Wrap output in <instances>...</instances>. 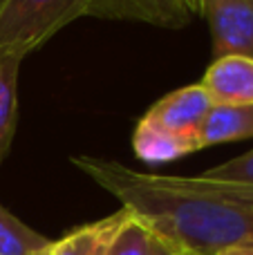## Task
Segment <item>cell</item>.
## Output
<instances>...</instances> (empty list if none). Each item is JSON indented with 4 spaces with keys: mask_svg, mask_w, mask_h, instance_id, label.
I'll return each instance as SVG.
<instances>
[{
    "mask_svg": "<svg viewBox=\"0 0 253 255\" xmlns=\"http://www.w3.org/2000/svg\"><path fill=\"white\" fill-rule=\"evenodd\" d=\"M79 170L139 215L155 233L195 255L253 244V188L202 175H150L119 161L79 154Z\"/></svg>",
    "mask_w": 253,
    "mask_h": 255,
    "instance_id": "6da1fadb",
    "label": "cell"
},
{
    "mask_svg": "<svg viewBox=\"0 0 253 255\" xmlns=\"http://www.w3.org/2000/svg\"><path fill=\"white\" fill-rule=\"evenodd\" d=\"M92 0H4L0 4V47L29 54L56 31L88 16Z\"/></svg>",
    "mask_w": 253,
    "mask_h": 255,
    "instance_id": "7a4b0ae2",
    "label": "cell"
},
{
    "mask_svg": "<svg viewBox=\"0 0 253 255\" xmlns=\"http://www.w3.org/2000/svg\"><path fill=\"white\" fill-rule=\"evenodd\" d=\"M200 13L209 20L215 58H253V0H200Z\"/></svg>",
    "mask_w": 253,
    "mask_h": 255,
    "instance_id": "3957f363",
    "label": "cell"
},
{
    "mask_svg": "<svg viewBox=\"0 0 253 255\" xmlns=\"http://www.w3.org/2000/svg\"><path fill=\"white\" fill-rule=\"evenodd\" d=\"M200 85L213 106H249L253 103V58L242 54L218 56Z\"/></svg>",
    "mask_w": 253,
    "mask_h": 255,
    "instance_id": "277c9868",
    "label": "cell"
},
{
    "mask_svg": "<svg viewBox=\"0 0 253 255\" xmlns=\"http://www.w3.org/2000/svg\"><path fill=\"white\" fill-rule=\"evenodd\" d=\"M88 16L112 18V20H137L157 27H179L188 25L193 13L184 0H92Z\"/></svg>",
    "mask_w": 253,
    "mask_h": 255,
    "instance_id": "5b68a950",
    "label": "cell"
},
{
    "mask_svg": "<svg viewBox=\"0 0 253 255\" xmlns=\"http://www.w3.org/2000/svg\"><path fill=\"white\" fill-rule=\"evenodd\" d=\"M211 108H213L211 97L200 83H195V85H186L182 90H175L168 97L159 99L146 112V117L173 132L197 136L202 124L209 117Z\"/></svg>",
    "mask_w": 253,
    "mask_h": 255,
    "instance_id": "8992f818",
    "label": "cell"
},
{
    "mask_svg": "<svg viewBox=\"0 0 253 255\" xmlns=\"http://www.w3.org/2000/svg\"><path fill=\"white\" fill-rule=\"evenodd\" d=\"M132 148L141 161L166 163V161H175V159L184 157L188 152L200 150V141H197V136L179 134V132H173L168 128L155 124L148 117H143L139 121L137 130H134Z\"/></svg>",
    "mask_w": 253,
    "mask_h": 255,
    "instance_id": "52a82bcc",
    "label": "cell"
},
{
    "mask_svg": "<svg viewBox=\"0 0 253 255\" xmlns=\"http://www.w3.org/2000/svg\"><path fill=\"white\" fill-rule=\"evenodd\" d=\"M126 215L128 211L121 208L103 220L90 222V224L70 231L65 238L52 242L49 255H108L112 240H115L119 226L124 224Z\"/></svg>",
    "mask_w": 253,
    "mask_h": 255,
    "instance_id": "ba28073f",
    "label": "cell"
},
{
    "mask_svg": "<svg viewBox=\"0 0 253 255\" xmlns=\"http://www.w3.org/2000/svg\"><path fill=\"white\" fill-rule=\"evenodd\" d=\"M25 54L13 47H0V163L7 157L16 132L18 72Z\"/></svg>",
    "mask_w": 253,
    "mask_h": 255,
    "instance_id": "9c48e42d",
    "label": "cell"
},
{
    "mask_svg": "<svg viewBox=\"0 0 253 255\" xmlns=\"http://www.w3.org/2000/svg\"><path fill=\"white\" fill-rule=\"evenodd\" d=\"M253 136V103L249 106H213L200 128V148L242 141Z\"/></svg>",
    "mask_w": 253,
    "mask_h": 255,
    "instance_id": "30bf717a",
    "label": "cell"
},
{
    "mask_svg": "<svg viewBox=\"0 0 253 255\" xmlns=\"http://www.w3.org/2000/svg\"><path fill=\"white\" fill-rule=\"evenodd\" d=\"M52 242L0 206V255H49Z\"/></svg>",
    "mask_w": 253,
    "mask_h": 255,
    "instance_id": "8fae6325",
    "label": "cell"
},
{
    "mask_svg": "<svg viewBox=\"0 0 253 255\" xmlns=\"http://www.w3.org/2000/svg\"><path fill=\"white\" fill-rule=\"evenodd\" d=\"M152 247H155V231L139 215L128 211L124 224L119 226L112 240L108 255H152Z\"/></svg>",
    "mask_w": 253,
    "mask_h": 255,
    "instance_id": "7c38bea8",
    "label": "cell"
},
{
    "mask_svg": "<svg viewBox=\"0 0 253 255\" xmlns=\"http://www.w3.org/2000/svg\"><path fill=\"white\" fill-rule=\"evenodd\" d=\"M202 177L213 181H222V184H236V186L253 188V150L231 159V161L220 163L215 168H209L206 172H202Z\"/></svg>",
    "mask_w": 253,
    "mask_h": 255,
    "instance_id": "4fadbf2b",
    "label": "cell"
},
{
    "mask_svg": "<svg viewBox=\"0 0 253 255\" xmlns=\"http://www.w3.org/2000/svg\"><path fill=\"white\" fill-rule=\"evenodd\" d=\"M152 255H195L191 251H186L184 247L170 242V240L161 238L159 233H155V247H152Z\"/></svg>",
    "mask_w": 253,
    "mask_h": 255,
    "instance_id": "5bb4252c",
    "label": "cell"
},
{
    "mask_svg": "<svg viewBox=\"0 0 253 255\" xmlns=\"http://www.w3.org/2000/svg\"><path fill=\"white\" fill-rule=\"evenodd\" d=\"M218 255H253V244H247V247H236V249H227V251H222Z\"/></svg>",
    "mask_w": 253,
    "mask_h": 255,
    "instance_id": "9a60e30c",
    "label": "cell"
},
{
    "mask_svg": "<svg viewBox=\"0 0 253 255\" xmlns=\"http://www.w3.org/2000/svg\"><path fill=\"white\" fill-rule=\"evenodd\" d=\"M184 4L188 7V11L195 16V13H200V0H184Z\"/></svg>",
    "mask_w": 253,
    "mask_h": 255,
    "instance_id": "2e32d148",
    "label": "cell"
},
{
    "mask_svg": "<svg viewBox=\"0 0 253 255\" xmlns=\"http://www.w3.org/2000/svg\"><path fill=\"white\" fill-rule=\"evenodd\" d=\"M2 2H4V0H0V4H2Z\"/></svg>",
    "mask_w": 253,
    "mask_h": 255,
    "instance_id": "e0dca14e",
    "label": "cell"
}]
</instances>
